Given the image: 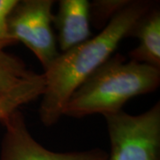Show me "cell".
I'll list each match as a JSON object with an SVG mask.
<instances>
[{"label":"cell","instance_id":"obj_1","mask_svg":"<svg viewBox=\"0 0 160 160\" xmlns=\"http://www.w3.org/2000/svg\"><path fill=\"white\" fill-rule=\"evenodd\" d=\"M156 6L151 1H130L97 36L58 55L44 73L46 83L39 107L44 126H52L62 118L72 93L112 56L139 19Z\"/></svg>","mask_w":160,"mask_h":160},{"label":"cell","instance_id":"obj_2","mask_svg":"<svg viewBox=\"0 0 160 160\" xmlns=\"http://www.w3.org/2000/svg\"><path fill=\"white\" fill-rule=\"evenodd\" d=\"M159 84V69L116 54L72 93L63 116L81 118L92 114H115L127 101L157 90Z\"/></svg>","mask_w":160,"mask_h":160},{"label":"cell","instance_id":"obj_3","mask_svg":"<svg viewBox=\"0 0 160 160\" xmlns=\"http://www.w3.org/2000/svg\"><path fill=\"white\" fill-rule=\"evenodd\" d=\"M110 141L109 160H160V103L142 114L121 110L105 116Z\"/></svg>","mask_w":160,"mask_h":160},{"label":"cell","instance_id":"obj_4","mask_svg":"<svg viewBox=\"0 0 160 160\" xmlns=\"http://www.w3.org/2000/svg\"><path fill=\"white\" fill-rule=\"evenodd\" d=\"M52 0H17L6 18L8 35L31 50L46 71L60 54L52 29Z\"/></svg>","mask_w":160,"mask_h":160},{"label":"cell","instance_id":"obj_5","mask_svg":"<svg viewBox=\"0 0 160 160\" xmlns=\"http://www.w3.org/2000/svg\"><path fill=\"white\" fill-rule=\"evenodd\" d=\"M1 123L6 132L1 143L0 160H109V154L101 149L79 152L47 149L32 137L19 109Z\"/></svg>","mask_w":160,"mask_h":160},{"label":"cell","instance_id":"obj_6","mask_svg":"<svg viewBox=\"0 0 160 160\" xmlns=\"http://www.w3.org/2000/svg\"><path fill=\"white\" fill-rule=\"evenodd\" d=\"M45 76L27 69L20 58L0 49V109L12 114L20 106L42 96Z\"/></svg>","mask_w":160,"mask_h":160},{"label":"cell","instance_id":"obj_7","mask_svg":"<svg viewBox=\"0 0 160 160\" xmlns=\"http://www.w3.org/2000/svg\"><path fill=\"white\" fill-rule=\"evenodd\" d=\"M89 1L61 0L52 22L58 31V45L66 52L91 38Z\"/></svg>","mask_w":160,"mask_h":160},{"label":"cell","instance_id":"obj_8","mask_svg":"<svg viewBox=\"0 0 160 160\" xmlns=\"http://www.w3.org/2000/svg\"><path fill=\"white\" fill-rule=\"evenodd\" d=\"M139 45L129 53L131 60L160 69V10L157 6L144 14L129 33Z\"/></svg>","mask_w":160,"mask_h":160},{"label":"cell","instance_id":"obj_9","mask_svg":"<svg viewBox=\"0 0 160 160\" xmlns=\"http://www.w3.org/2000/svg\"><path fill=\"white\" fill-rule=\"evenodd\" d=\"M130 0H95L89 3L90 22L96 28L105 27L109 21L123 10ZM102 28V29H103Z\"/></svg>","mask_w":160,"mask_h":160},{"label":"cell","instance_id":"obj_10","mask_svg":"<svg viewBox=\"0 0 160 160\" xmlns=\"http://www.w3.org/2000/svg\"><path fill=\"white\" fill-rule=\"evenodd\" d=\"M17 0H0V49L15 44L8 35L6 29V18Z\"/></svg>","mask_w":160,"mask_h":160},{"label":"cell","instance_id":"obj_11","mask_svg":"<svg viewBox=\"0 0 160 160\" xmlns=\"http://www.w3.org/2000/svg\"><path fill=\"white\" fill-rule=\"evenodd\" d=\"M11 114L7 113L6 111L0 109V122H2L4 119H6L7 117H9Z\"/></svg>","mask_w":160,"mask_h":160}]
</instances>
